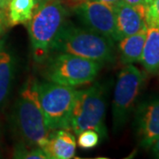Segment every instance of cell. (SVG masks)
I'll return each mask as SVG.
<instances>
[{
  "mask_svg": "<svg viewBox=\"0 0 159 159\" xmlns=\"http://www.w3.org/2000/svg\"><path fill=\"white\" fill-rule=\"evenodd\" d=\"M11 123L19 143L43 148L51 131L40 105L37 81L29 80L21 89L11 111Z\"/></svg>",
  "mask_w": 159,
  "mask_h": 159,
  "instance_id": "6da1fadb",
  "label": "cell"
},
{
  "mask_svg": "<svg viewBox=\"0 0 159 159\" xmlns=\"http://www.w3.org/2000/svg\"><path fill=\"white\" fill-rule=\"evenodd\" d=\"M66 10L62 0H39L34 16L28 25L34 58L43 60L66 24Z\"/></svg>",
  "mask_w": 159,
  "mask_h": 159,
  "instance_id": "7a4b0ae2",
  "label": "cell"
},
{
  "mask_svg": "<svg viewBox=\"0 0 159 159\" xmlns=\"http://www.w3.org/2000/svg\"><path fill=\"white\" fill-rule=\"evenodd\" d=\"M113 41L102 34L65 24L51 51L69 53L103 64L114 59Z\"/></svg>",
  "mask_w": 159,
  "mask_h": 159,
  "instance_id": "3957f363",
  "label": "cell"
},
{
  "mask_svg": "<svg viewBox=\"0 0 159 159\" xmlns=\"http://www.w3.org/2000/svg\"><path fill=\"white\" fill-rule=\"evenodd\" d=\"M108 92V85L102 83L78 90L70 118V128L75 134L86 129H92L102 139L107 137L105 114Z\"/></svg>",
  "mask_w": 159,
  "mask_h": 159,
  "instance_id": "277c9868",
  "label": "cell"
},
{
  "mask_svg": "<svg viewBox=\"0 0 159 159\" xmlns=\"http://www.w3.org/2000/svg\"><path fill=\"white\" fill-rule=\"evenodd\" d=\"M41 108L50 131L70 130V118L78 90L74 87L37 81Z\"/></svg>",
  "mask_w": 159,
  "mask_h": 159,
  "instance_id": "5b68a950",
  "label": "cell"
},
{
  "mask_svg": "<svg viewBox=\"0 0 159 159\" xmlns=\"http://www.w3.org/2000/svg\"><path fill=\"white\" fill-rule=\"evenodd\" d=\"M101 69V63L76 55L58 52L49 59L45 77L60 85L77 87L92 82Z\"/></svg>",
  "mask_w": 159,
  "mask_h": 159,
  "instance_id": "8992f818",
  "label": "cell"
},
{
  "mask_svg": "<svg viewBox=\"0 0 159 159\" xmlns=\"http://www.w3.org/2000/svg\"><path fill=\"white\" fill-rule=\"evenodd\" d=\"M145 75L133 64L125 65L119 72L111 105L112 132L119 134L126 125L142 91Z\"/></svg>",
  "mask_w": 159,
  "mask_h": 159,
  "instance_id": "52a82bcc",
  "label": "cell"
},
{
  "mask_svg": "<svg viewBox=\"0 0 159 159\" xmlns=\"http://www.w3.org/2000/svg\"><path fill=\"white\" fill-rule=\"evenodd\" d=\"M73 7L75 14L87 29L115 42L116 20L113 5L88 0Z\"/></svg>",
  "mask_w": 159,
  "mask_h": 159,
  "instance_id": "ba28073f",
  "label": "cell"
},
{
  "mask_svg": "<svg viewBox=\"0 0 159 159\" xmlns=\"http://www.w3.org/2000/svg\"><path fill=\"white\" fill-rule=\"evenodd\" d=\"M134 129L142 148H148L159 138V97H150L137 106Z\"/></svg>",
  "mask_w": 159,
  "mask_h": 159,
  "instance_id": "9c48e42d",
  "label": "cell"
},
{
  "mask_svg": "<svg viewBox=\"0 0 159 159\" xmlns=\"http://www.w3.org/2000/svg\"><path fill=\"white\" fill-rule=\"evenodd\" d=\"M113 7L116 20L115 42L147 28L146 7L131 6L123 0L114 4Z\"/></svg>",
  "mask_w": 159,
  "mask_h": 159,
  "instance_id": "30bf717a",
  "label": "cell"
},
{
  "mask_svg": "<svg viewBox=\"0 0 159 159\" xmlns=\"http://www.w3.org/2000/svg\"><path fill=\"white\" fill-rule=\"evenodd\" d=\"M42 149L50 159H70L74 157L76 140L67 129H57L51 133Z\"/></svg>",
  "mask_w": 159,
  "mask_h": 159,
  "instance_id": "8fae6325",
  "label": "cell"
},
{
  "mask_svg": "<svg viewBox=\"0 0 159 159\" xmlns=\"http://www.w3.org/2000/svg\"><path fill=\"white\" fill-rule=\"evenodd\" d=\"M140 62L149 74L159 72V26L147 25L146 39Z\"/></svg>",
  "mask_w": 159,
  "mask_h": 159,
  "instance_id": "7c38bea8",
  "label": "cell"
},
{
  "mask_svg": "<svg viewBox=\"0 0 159 159\" xmlns=\"http://www.w3.org/2000/svg\"><path fill=\"white\" fill-rule=\"evenodd\" d=\"M14 75V58L7 50L5 41L0 42V109L5 104L10 93Z\"/></svg>",
  "mask_w": 159,
  "mask_h": 159,
  "instance_id": "4fadbf2b",
  "label": "cell"
},
{
  "mask_svg": "<svg viewBox=\"0 0 159 159\" xmlns=\"http://www.w3.org/2000/svg\"><path fill=\"white\" fill-rule=\"evenodd\" d=\"M147 28L142 29L136 34L126 36L119 41L120 61L123 65H130L141 59L143 46L146 39Z\"/></svg>",
  "mask_w": 159,
  "mask_h": 159,
  "instance_id": "5bb4252c",
  "label": "cell"
},
{
  "mask_svg": "<svg viewBox=\"0 0 159 159\" xmlns=\"http://www.w3.org/2000/svg\"><path fill=\"white\" fill-rule=\"evenodd\" d=\"M39 0H10L7 5L9 27L27 25L34 16Z\"/></svg>",
  "mask_w": 159,
  "mask_h": 159,
  "instance_id": "9a60e30c",
  "label": "cell"
},
{
  "mask_svg": "<svg viewBox=\"0 0 159 159\" xmlns=\"http://www.w3.org/2000/svg\"><path fill=\"white\" fill-rule=\"evenodd\" d=\"M13 158L20 159H49L41 148L29 147L22 143H18L13 149Z\"/></svg>",
  "mask_w": 159,
  "mask_h": 159,
  "instance_id": "2e32d148",
  "label": "cell"
},
{
  "mask_svg": "<svg viewBox=\"0 0 159 159\" xmlns=\"http://www.w3.org/2000/svg\"><path fill=\"white\" fill-rule=\"evenodd\" d=\"M100 142V135L92 129H86L78 134L77 144L80 148L90 149L95 148Z\"/></svg>",
  "mask_w": 159,
  "mask_h": 159,
  "instance_id": "e0dca14e",
  "label": "cell"
},
{
  "mask_svg": "<svg viewBox=\"0 0 159 159\" xmlns=\"http://www.w3.org/2000/svg\"><path fill=\"white\" fill-rule=\"evenodd\" d=\"M146 23L159 26V0H151L146 10Z\"/></svg>",
  "mask_w": 159,
  "mask_h": 159,
  "instance_id": "ac0fdd59",
  "label": "cell"
},
{
  "mask_svg": "<svg viewBox=\"0 0 159 159\" xmlns=\"http://www.w3.org/2000/svg\"><path fill=\"white\" fill-rule=\"evenodd\" d=\"M9 28L8 16H7V6H0V37Z\"/></svg>",
  "mask_w": 159,
  "mask_h": 159,
  "instance_id": "d6986e66",
  "label": "cell"
},
{
  "mask_svg": "<svg viewBox=\"0 0 159 159\" xmlns=\"http://www.w3.org/2000/svg\"><path fill=\"white\" fill-rule=\"evenodd\" d=\"M124 2L129 4L131 6H144V7H148L151 2V0H123Z\"/></svg>",
  "mask_w": 159,
  "mask_h": 159,
  "instance_id": "ffe728a7",
  "label": "cell"
},
{
  "mask_svg": "<svg viewBox=\"0 0 159 159\" xmlns=\"http://www.w3.org/2000/svg\"><path fill=\"white\" fill-rule=\"evenodd\" d=\"M71 4V6H74L79 3H81L83 1H88V0H68ZM92 1H98V2H102V3H106V4H110V5H114L116 3H118L120 0H92Z\"/></svg>",
  "mask_w": 159,
  "mask_h": 159,
  "instance_id": "44dd1931",
  "label": "cell"
},
{
  "mask_svg": "<svg viewBox=\"0 0 159 159\" xmlns=\"http://www.w3.org/2000/svg\"><path fill=\"white\" fill-rule=\"evenodd\" d=\"M150 148H151V151L153 153L154 157L156 158H159V138L154 142Z\"/></svg>",
  "mask_w": 159,
  "mask_h": 159,
  "instance_id": "7402d4cb",
  "label": "cell"
},
{
  "mask_svg": "<svg viewBox=\"0 0 159 159\" xmlns=\"http://www.w3.org/2000/svg\"><path fill=\"white\" fill-rule=\"evenodd\" d=\"M10 0H0V6H7L8 3Z\"/></svg>",
  "mask_w": 159,
  "mask_h": 159,
  "instance_id": "603a6c76",
  "label": "cell"
}]
</instances>
